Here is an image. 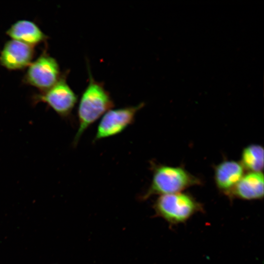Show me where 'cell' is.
I'll list each match as a JSON object with an SVG mask.
<instances>
[{
    "label": "cell",
    "instance_id": "cell-1",
    "mask_svg": "<svg viewBox=\"0 0 264 264\" xmlns=\"http://www.w3.org/2000/svg\"><path fill=\"white\" fill-rule=\"evenodd\" d=\"M87 64L88 83L82 93L78 106V128L73 140V146L77 145L83 133L91 125L114 106L104 83L94 79Z\"/></svg>",
    "mask_w": 264,
    "mask_h": 264
},
{
    "label": "cell",
    "instance_id": "cell-2",
    "mask_svg": "<svg viewBox=\"0 0 264 264\" xmlns=\"http://www.w3.org/2000/svg\"><path fill=\"white\" fill-rule=\"evenodd\" d=\"M152 168V181L142 196V200L147 199L154 195L179 193L201 183L199 179L180 167L154 164Z\"/></svg>",
    "mask_w": 264,
    "mask_h": 264
},
{
    "label": "cell",
    "instance_id": "cell-3",
    "mask_svg": "<svg viewBox=\"0 0 264 264\" xmlns=\"http://www.w3.org/2000/svg\"><path fill=\"white\" fill-rule=\"evenodd\" d=\"M153 207L156 215L171 225L186 222L203 208L192 196L181 192L160 195Z\"/></svg>",
    "mask_w": 264,
    "mask_h": 264
},
{
    "label": "cell",
    "instance_id": "cell-4",
    "mask_svg": "<svg viewBox=\"0 0 264 264\" xmlns=\"http://www.w3.org/2000/svg\"><path fill=\"white\" fill-rule=\"evenodd\" d=\"M63 74L50 88L41 91L34 97V102L47 104L61 117H68L78 101V96L66 82Z\"/></svg>",
    "mask_w": 264,
    "mask_h": 264
},
{
    "label": "cell",
    "instance_id": "cell-5",
    "mask_svg": "<svg viewBox=\"0 0 264 264\" xmlns=\"http://www.w3.org/2000/svg\"><path fill=\"white\" fill-rule=\"evenodd\" d=\"M145 106L143 102L136 106L110 109L99 122L93 141L117 135L134 121L137 113Z\"/></svg>",
    "mask_w": 264,
    "mask_h": 264
},
{
    "label": "cell",
    "instance_id": "cell-6",
    "mask_svg": "<svg viewBox=\"0 0 264 264\" xmlns=\"http://www.w3.org/2000/svg\"><path fill=\"white\" fill-rule=\"evenodd\" d=\"M28 66L23 78L24 82L41 91L52 87L61 76L57 60L46 53L40 55Z\"/></svg>",
    "mask_w": 264,
    "mask_h": 264
},
{
    "label": "cell",
    "instance_id": "cell-7",
    "mask_svg": "<svg viewBox=\"0 0 264 264\" xmlns=\"http://www.w3.org/2000/svg\"><path fill=\"white\" fill-rule=\"evenodd\" d=\"M33 55V46L12 39L0 52V64L9 70L22 69L31 64Z\"/></svg>",
    "mask_w": 264,
    "mask_h": 264
},
{
    "label": "cell",
    "instance_id": "cell-8",
    "mask_svg": "<svg viewBox=\"0 0 264 264\" xmlns=\"http://www.w3.org/2000/svg\"><path fill=\"white\" fill-rule=\"evenodd\" d=\"M232 198L252 200L264 197V175L262 172L245 174L226 195Z\"/></svg>",
    "mask_w": 264,
    "mask_h": 264
},
{
    "label": "cell",
    "instance_id": "cell-9",
    "mask_svg": "<svg viewBox=\"0 0 264 264\" xmlns=\"http://www.w3.org/2000/svg\"><path fill=\"white\" fill-rule=\"evenodd\" d=\"M244 171L241 162L222 161L215 168L214 179L217 188L226 195L243 176Z\"/></svg>",
    "mask_w": 264,
    "mask_h": 264
},
{
    "label": "cell",
    "instance_id": "cell-10",
    "mask_svg": "<svg viewBox=\"0 0 264 264\" xmlns=\"http://www.w3.org/2000/svg\"><path fill=\"white\" fill-rule=\"evenodd\" d=\"M6 33L12 40L33 46L44 41L47 36L34 22L21 20L14 23Z\"/></svg>",
    "mask_w": 264,
    "mask_h": 264
},
{
    "label": "cell",
    "instance_id": "cell-11",
    "mask_svg": "<svg viewBox=\"0 0 264 264\" xmlns=\"http://www.w3.org/2000/svg\"><path fill=\"white\" fill-rule=\"evenodd\" d=\"M264 148L261 145H248L242 151L240 162L244 169L249 172H262L264 168Z\"/></svg>",
    "mask_w": 264,
    "mask_h": 264
}]
</instances>
